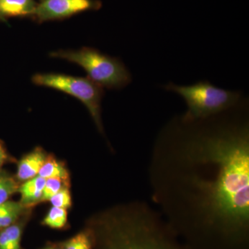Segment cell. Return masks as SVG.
Instances as JSON below:
<instances>
[{"label":"cell","mask_w":249,"mask_h":249,"mask_svg":"<svg viewBox=\"0 0 249 249\" xmlns=\"http://www.w3.org/2000/svg\"><path fill=\"white\" fill-rule=\"evenodd\" d=\"M152 201L193 249H249V121L242 103L206 119L176 116L148 169Z\"/></svg>","instance_id":"6da1fadb"},{"label":"cell","mask_w":249,"mask_h":249,"mask_svg":"<svg viewBox=\"0 0 249 249\" xmlns=\"http://www.w3.org/2000/svg\"><path fill=\"white\" fill-rule=\"evenodd\" d=\"M19 186L14 178L0 172V205L9 201V198L17 193Z\"/></svg>","instance_id":"4fadbf2b"},{"label":"cell","mask_w":249,"mask_h":249,"mask_svg":"<svg viewBox=\"0 0 249 249\" xmlns=\"http://www.w3.org/2000/svg\"><path fill=\"white\" fill-rule=\"evenodd\" d=\"M64 187H69L70 185L67 184L61 178H46V183L42 192L41 201H49L51 198L56 194L59 191Z\"/></svg>","instance_id":"9a60e30c"},{"label":"cell","mask_w":249,"mask_h":249,"mask_svg":"<svg viewBox=\"0 0 249 249\" xmlns=\"http://www.w3.org/2000/svg\"><path fill=\"white\" fill-rule=\"evenodd\" d=\"M9 160V155L4 145L0 142V168Z\"/></svg>","instance_id":"e0dca14e"},{"label":"cell","mask_w":249,"mask_h":249,"mask_svg":"<svg viewBox=\"0 0 249 249\" xmlns=\"http://www.w3.org/2000/svg\"><path fill=\"white\" fill-rule=\"evenodd\" d=\"M45 183L46 178L37 176L20 185L18 191L21 196L19 202L25 207L41 202Z\"/></svg>","instance_id":"9c48e42d"},{"label":"cell","mask_w":249,"mask_h":249,"mask_svg":"<svg viewBox=\"0 0 249 249\" xmlns=\"http://www.w3.org/2000/svg\"><path fill=\"white\" fill-rule=\"evenodd\" d=\"M102 7L100 0H42L37 4L32 17L39 22L70 18Z\"/></svg>","instance_id":"8992f818"},{"label":"cell","mask_w":249,"mask_h":249,"mask_svg":"<svg viewBox=\"0 0 249 249\" xmlns=\"http://www.w3.org/2000/svg\"><path fill=\"white\" fill-rule=\"evenodd\" d=\"M37 176L45 178H61L67 184H70V173L66 166L62 161L57 160L52 155L47 156L45 163L41 168Z\"/></svg>","instance_id":"30bf717a"},{"label":"cell","mask_w":249,"mask_h":249,"mask_svg":"<svg viewBox=\"0 0 249 249\" xmlns=\"http://www.w3.org/2000/svg\"><path fill=\"white\" fill-rule=\"evenodd\" d=\"M89 231L95 249H193L158 211L142 201L102 211L93 218Z\"/></svg>","instance_id":"7a4b0ae2"},{"label":"cell","mask_w":249,"mask_h":249,"mask_svg":"<svg viewBox=\"0 0 249 249\" xmlns=\"http://www.w3.org/2000/svg\"><path fill=\"white\" fill-rule=\"evenodd\" d=\"M83 67L88 78L108 89H122L132 82V75L119 58L101 53L96 49L83 47L77 51H58L50 54Z\"/></svg>","instance_id":"3957f363"},{"label":"cell","mask_w":249,"mask_h":249,"mask_svg":"<svg viewBox=\"0 0 249 249\" xmlns=\"http://www.w3.org/2000/svg\"><path fill=\"white\" fill-rule=\"evenodd\" d=\"M47 154L40 147H37L30 153L24 156L18 165L17 178L26 181L36 178L45 163Z\"/></svg>","instance_id":"52a82bcc"},{"label":"cell","mask_w":249,"mask_h":249,"mask_svg":"<svg viewBox=\"0 0 249 249\" xmlns=\"http://www.w3.org/2000/svg\"><path fill=\"white\" fill-rule=\"evenodd\" d=\"M54 207L67 209L72 204L71 193L69 187H64L49 200Z\"/></svg>","instance_id":"2e32d148"},{"label":"cell","mask_w":249,"mask_h":249,"mask_svg":"<svg viewBox=\"0 0 249 249\" xmlns=\"http://www.w3.org/2000/svg\"><path fill=\"white\" fill-rule=\"evenodd\" d=\"M67 209L52 206L44 218L42 224L53 229H62L67 223Z\"/></svg>","instance_id":"7c38bea8"},{"label":"cell","mask_w":249,"mask_h":249,"mask_svg":"<svg viewBox=\"0 0 249 249\" xmlns=\"http://www.w3.org/2000/svg\"><path fill=\"white\" fill-rule=\"evenodd\" d=\"M36 5L34 0H0V18L32 16Z\"/></svg>","instance_id":"ba28073f"},{"label":"cell","mask_w":249,"mask_h":249,"mask_svg":"<svg viewBox=\"0 0 249 249\" xmlns=\"http://www.w3.org/2000/svg\"><path fill=\"white\" fill-rule=\"evenodd\" d=\"M42 249H64V248H59V247H47V248Z\"/></svg>","instance_id":"ac0fdd59"},{"label":"cell","mask_w":249,"mask_h":249,"mask_svg":"<svg viewBox=\"0 0 249 249\" xmlns=\"http://www.w3.org/2000/svg\"><path fill=\"white\" fill-rule=\"evenodd\" d=\"M164 89L177 93L183 98L188 106V111L184 114L193 119L217 115L242 102L240 91L222 89L209 81H199L186 86L169 83Z\"/></svg>","instance_id":"277c9868"},{"label":"cell","mask_w":249,"mask_h":249,"mask_svg":"<svg viewBox=\"0 0 249 249\" xmlns=\"http://www.w3.org/2000/svg\"><path fill=\"white\" fill-rule=\"evenodd\" d=\"M32 81L35 85L58 90L79 100L88 108L99 132L103 134L101 101L104 90L102 87L89 78L61 73H37L33 76Z\"/></svg>","instance_id":"5b68a950"},{"label":"cell","mask_w":249,"mask_h":249,"mask_svg":"<svg viewBox=\"0 0 249 249\" xmlns=\"http://www.w3.org/2000/svg\"><path fill=\"white\" fill-rule=\"evenodd\" d=\"M22 234L20 224H14L3 229L0 232V249H22Z\"/></svg>","instance_id":"8fae6325"},{"label":"cell","mask_w":249,"mask_h":249,"mask_svg":"<svg viewBox=\"0 0 249 249\" xmlns=\"http://www.w3.org/2000/svg\"><path fill=\"white\" fill-rule=\"evenodd\" d=\"M93 237L89 230L79 232L64 245V249H93Z\"/></svg>","instance_id":"5bb4252c"}]
</instances>
